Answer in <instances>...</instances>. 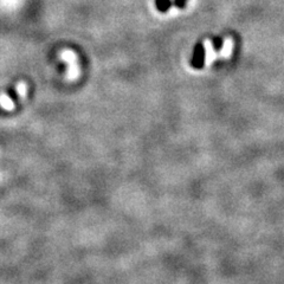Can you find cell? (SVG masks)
<instances>
[{
    "instance_id": "6da1fadb",
    "label": "cell",
    "mask_w": 284,
    "mask_h": 284,
    "mask_svg": "<svg viewBox=\"0 0 284 284\" xmlns=\"http://www.w3.org/2000/svg\"><path fill=\"white\" fill-rule=\"evenodd\" d=\"M60 58L64 62L69 64V69H67L66 73V80L67 81H75L76 78L80 76V66H78L77 62V56L76 53L71 50H63L60 52Z\"/></svg>"
},
{
    "instance_id": "7a4b0ae2",
    "label": "cell",
    "mask_w": 284,
    "mask_h": 284,
    "mask_svg": "<svg viewBox=\"0 0 284 284\" xmlns=\"http://www.w3.org/2000/svg\"><path fill=\"white\" fill-rule=\"evenodd\" d=\"M204 48H205V63L207 64H211L213 60L216 59L217 57V53L215 52V49H213V45L212 43L209 41H205L204 42Z\"/></svg>"
},
{
    "instance_id": "3957f363",
    "label": "cell",
    "mask_w": 284,
    "mask_h": 284,
    "mask_svg": "<svg viewBox=\"0 0 284 284\" xmlns=\"http://www.w3.org/2000/svg\"><path fill=\"white\" fill-rule=\"evenodd\" d=\"M0 105L6 110H13L14 109V103L9 96L5 94L0 95Z\"/></svg>"
},
{
    "instance_id": "277c9868",
    "label": "cell",
    "mask_w": 284,
    "mask_h": 284,
    "mask_svg": "<svg viewBox=\"0 0 284 284\" xmlns=\"http://www.w3.org/2000/svg\"><path fill=\"white\" fill-rule=\"evenodd\" d=\"M231 51H232V42H231V39H226V41L224 42L220 55H222V57H224V58H227V57L231 55Z\"/></svg>"
},
{
    "instance_id": "5b68a950",
    "label": "cell",
    "mask_w": 284,
    "mask_h": 284,
    "mask_svg": "<svg viewBox=\"0 0 284 284\" xmlns=\"http://www.w3.org/2000/svg\"><path fill=\"white\" fill-rule=\"evenodd\" d=\"M16 91L20 98H25V96H26V92H27L26 84H25L24 82H19V83L16 85Z\"/></svg>"
},
{
    "instance_id": "8992f818",
    "label": "cell",
    "mask_w": 284,
    "mask_h": 284,
    "mask_svg": "<svg viewBox=\"0 0 284 284\" xmlns=\"http://www.w3.org/2000/svg\"><path fill=\"white\" fill-rule=\"evenodd\" d=\"M168 13L170 14V16H174V14L178 13V9H176V7H172V9L168 11Z\"/></svg>"
}]
</instances>
